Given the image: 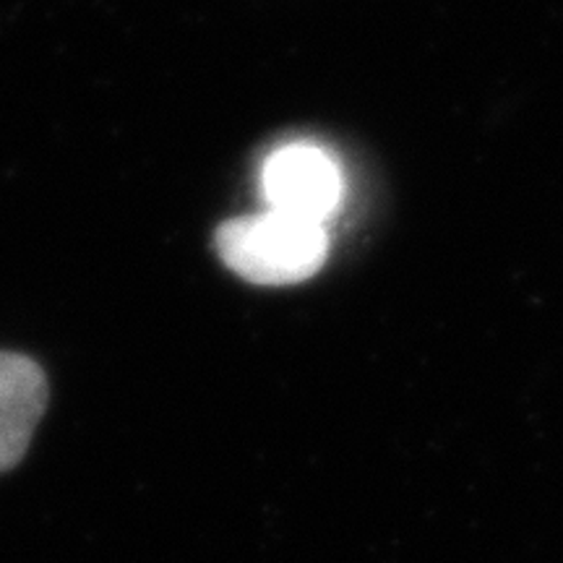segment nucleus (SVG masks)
Returning a JSON list of instances; mask_svg holds the SVG:
<instances>
[{
    "instance_id": "nucleus-1",
    "label": "nucleus",
    "mask_w": 563,
    "mask_h": 563,
    "mask_svg": "<svg viewBox=\"0 0 563 563\" xmlns=\"http://www.w3.org/2000/svg\"><path fill=\"white\" fill-rule=\"evenodd\" d=\"M214 245L230 272L253 285L279 287L311 279L329 256L327 224L282 211L238 217L217 228Z\"/></svg>"
},
{
    "instance_id": "nucleus-2",
    "label": "nucleus",
    "mask_w": 563,
    "mask_h": 563,
    "mask_svg": "<svg viewBox=\"0 0 563 563\" xmlns=\"http://www.w3.org/2000/svg\"><path fill=\"white\" fill-rule=\"evenodd\" d=\"M262 186L269 209L327 224L340 209L344 180L336 159L316 144H287L264 162Z\"/></svg>"
},
{
    "instance_id": "nucleus-3",
    "label": "nucleus",
    "mask_w": 563,
    "mask_h": 563,
    "mask_svg": "<svg viewBox=\"0 0 563 563\" xmlns=\"http://www.w3.org/2000/svg\"><path fill=\"white\" fill-rule=\"evenodd\" d=\"M47 410V376L37 361L0 350V473L24 460Z\"/></svg>"
}]
</instances>
